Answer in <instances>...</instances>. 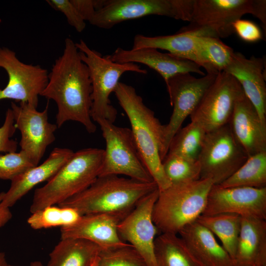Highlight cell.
<instances>
[{"label":"cell","instance_id":"6da1fadb","mask_svg":"<svg viewBox=\"0 0 266 266\" xmlns=\"http://www.w3.org/2000/svg\"><path fill=\"white\" fill-rule=\"evenodd\" d=\"M92 86L89 72L82 61L75 43L66 38L62 55L48 74V83L40 96L52 100L57 106L56 124L60 128L69 121L79 122L88 133L96 126L91 118Z\"/></svg>","mask_w":266,"mask_h":266},{"label":"cell","instance_id":"836d02e7","mask_svg":"<svg viewBox=\"0 0 266 266\" xmlns=\"http://www.w3.org/2000/svg\"><path fill=\"white\" fill-rule=\"evenodd\" d=\"M34 166L22 151L0 155V179L11 181Z\"/></svg>","mask_w":266,"mask_h":266},{"label":"cell","instance_id":"e575fe53","mask_svg":"<svg viewBox=\"0 0 266 266\" xmlns=\"http://www.w3.org/2000/svg\"><path fill=\"white\" fill-rule=\"evenodd\" d=\"M46 1L53 9L63 13L68 23L77 32L81 33L84 30L86 27L85 21L70 0H47Z\"/></svg>","mask_w":266,"mask_h":266},{"label":"cell","instance_id":"4fadbf2b","mask_svg":"<svg viewBox=\"0 0 266 266\" xmlns=\"http://www.w3.org/2000/svg\"><path fill=\"white\" fill-rule=\"evenodd\" d=\"M16 129L21 134L20 151L36 166L39 165L47 148L55 140L56 124L48 121V103L42 111L28 103H11Z\"/></svg>","mask_w":266,"mask_h":266},{"label":"cell","instance_id":"9a60e30c","mask_svg":"<svg viewBox=\"0 0 266 266\" xmlns=\"http://www.w3.org/2000/svg\"><path fill=\"white\" fill-rule=\"evenodd\" d=\"M220 213L266 220V187H222L213 185L202 215Z\"/></svg>","mask_w":266,"mask_h":266},{"label":"cell","instance_id":"d6a6232c","mask_svg":"<svg viewBox=\"0 0 266 266\" xmlns=\"http://www.w3.org/2000/svg\"><path fill=\"white\" fill-rule=\"evenodd\" d=\"M96 266H146L139 254L129 244L100 251Z\"/></svg>","mask_w":266,"mask_h":266},{"label":"cell","instance_id":"4316f807","mask_svg":"<svg viewBox=\"0 0 266 266\" xmlns=\"http://www.w3.org/2000/svg\"><path fill=\"white\" fill-rule=\"evenodd\" d=\"M157 266H199L177 234L161 233L154 242Z\"/></svg>","mask_w":266,"mask_h":266},{"label":"cell","instance_id":"8992f818","mask_svg":"<svg viewBox=\"0 0 266 266\" xmlns=\"http://www.w3.org/2000/svg\"><path fill=\"white\" fill-rule=\"evenodd\" d=\"M75 45L89 72L92 86L91 118L94 122L106 119L114 123L117 111L111 104L109 97L116 88L120 77L126 72L145 74L147 71L134 63L114 62L107 55L103 56L90 48L82 39L75 43Z\"/></svg>","mask_w":266,"mask_h":266},{"label":"cell","instance_id":"52a82bcc","mask_svg":"<svg viewBox=\"0 0 266 266\" xmlns=\"http://www.w3.org/2000/svg\"><path fill=\"white\" fill-rule=\"evenodd\" d=\"M246 14L260 20L266 31V0H194L190 23L181 31L226 38L234 33L233 23Z\"/></svg>","mask_w":266,"mask_h":266},{"label":"cell","instance_id":"ba28073f","mask_svg":"<svg viewBox=\"0 0 266 266\" xmlns=\"http://www.w3.org/2000/svg\"><path fill=\"white\" fill-rule=\"evenodd\" d=\"M96 122L105 142L99 176L123 175L143 182L154 181L142 161L131 129L117 126L106 119Z\"/></svg>","mask_w":266,"mask_h":266},{"label":"cell","instance_id":"f546056e","mask_svg":"<svg viewBox=\"0 0 266 266\" xmlns=\"http://www.w3.org/2000/svg\"><path fill=\"white\" fill-rule=\"evenodd\" d=\"M218 185L222 187H266V152L248 157L232 175Z\"/></svg>","mask_w":266,"mask_h":266},{"label":"cell","instance_id":"f35d334b","mask_svg":"<svg viewBox=\"0 0 266 266\" xmlns=\"http://www.w3.org/2000/svg\"><path fill=\"white\" fill-rule=\"evenodd\" d=\"M175 19L190 22L194 0H172Z\"/></svg>","mask_w":266,"mask_h":266},{"label":"cell","instance_id":"7a4b0ae2","mask_svg":"<svg viewBox=\"0 0 266 266\" xmlns=\"http://www.w3.org/2000/svg\"><path fill=\"white\" fill-rule=\"evenodd\" d=\"M114 93L131 124V132L143 163L159 190L171 185L162 166L164 125L143 102L132 86L119 82Z\"/></svg>","mask_w":266,"mask_h":266},{"label":"cell","instance_id":"5b68a950","mask_svg":"<svg viewBox=\"0 0 266 266\" xmlns=\"http://www.w3.org/2000/svg\"><path fill=\"white\" fill-rule=\"evenodd\" d=\"M208 179L171 184L159 191L152 217L159 233L178 234L186 225L197 220L205 208L213 185Z\"/></svg>","mask_w":266,"mask_h":266},{"label":"cell","instance_id":"7402d4cb","mask_svg":"<svg viewBox=\"0 0 266 266\" xmlns=\"http://www.w3.org/2000/svg\"><path fill=\"white\" fill-rule=\"evenodd\" d=\"M178 234L199 266H234L233 259L215 235L197 220L184 227Z\"/></svg>","mask_w":266,"mask_h":266},{"label":"cell","instance_id":"9c48e42d","mask_svg":"<svg viewBox=\"0 0 266 266\" xmlns=\"http://www.w3.org/2000/svg\"><path fill=\"white\" fill-rule=\"evenodd\" d=\"M248 156L234 138L228 124L207 133L199 155L200 179L220 185L232 175Z\"/></svg>","mask_w":266,"mask_h":266},{"label":"cell","instance_id":"30bf717a","mask_svg":"<svg viewBox=\"0 0 266 266\" xmlns=\"http://www.w3.org/2000/svg\"><path fill=\"white\" fill-rule=\"evenodd\" d=\"M218 74L207 73L197 78L191 73H179L166 83L173 110L168 124L164 125L162 161L167 153L171 139L198 105Z\"/></svg>","mask_w":266,"mask_h":266},{"label":"cell","instance_id":"8d00e7d4","mask_svg":"<svg viewBox=\"0 0 266 266\" xmlns=\"http://www.w3.org/2000/svg\"><path fill=\"white\" fill-rule=\"evenodd\" d=\"M234 32L243 40L248 42H256L263 37L259 26L250 20L238 19L233 24Z\"/></svg>","mask_w":266,"mask_h":266},{"label":"cell","instance_id":"5bb4252c","mask_svg":"<svg viewBox=\"0 0 266 266\" xmlns=\"http://www.w3.org/2000/svg\"><path fill=\"white\" fill-rule=\"evenodd\" d=\"M159 193L156 189L142 198L117 225L120 238L133 247L146 266H157L154 242L160 233L153 222L152 212Z\"/></svg>","mask_w":266,"mask_h":266},{"label":"cell","instance_id":"cb8c5ba5","mask_svg":"<svg viewBox=\"0 0 266 266\" xmlns=\"http://www.w3.org/2000/svg\"><path fill=\"white\" fill-rule=\"evenodd\" d=\"M101 249L85 239L61 238L50 253L47 266H93Z\"/></svg>","mask_w":266,"mask_h":266},{"label":"cell","instance_id":"8fae6325","mask_svg":"<svg viewBox=\"0 0 266 266\" xmlns=\"http://www.w3.org/2000/svg\"><path fill=\"white\" fill-rule=\"evenodd\" d=\"M244 94L233 76L219 72L190 115L191 121L198 123L207 133L228 124L237 100Z\"/></svg>","mask_w":266,"mask_h":266},{"label":"cell","instance_id":"f1b7e54d","mask_svg":"<svg viewBox=\"0 0 266 266\" xmlns=\"http://www.w3.org/2000/svg\"><path fill=\"white\" fill-rule=\"evenodd\" d=\"M207 133L198 123L191 121L174 134L166 154L198 160Z\"/></svg>","mask_w":266,"mask_h":266},{"label":"cell","instance_id":"74e56055","mask_svg":"<svg viewBox=\"0 0 266 266\" xmlns=\"http://www.w3.org/2000/svg\"><path fill=\"white\" fill-rule=\"evenodd\" d=\"M85 21H90L104 0H70Z\"/></svg>","mask_w":266,"mask_h":266},{"label":"cell","instance_id":"d6986e66","mask_svg":"<svg viewBox=\"0 0 266 266\" xmlns=\"http://www.w3.org/2000/svg\"><path fill=\"white\" fill-rule=\"evenodd\" d=\"M73 153L69 148H55L42 164L29 169L12 180L9 189L0 193V209L10 208L35 186L50 180Z\"/></svg>","mask_w":266,"mask_h":266},{"label":"cell","instance_id":"d4e9b609","mask_svg":"<svg viewBox=\"0 0 266 266\" xmlns=\"http://www.w3.org/2000/svg\"><path fill=\"white\" fill-rule=\"evenodd\" d=\"M198 35L195 32L181 30L177 33L168 35L147 36L137 34L133 39L132 49L153 48L165 50L197 64Z\"/></svg>","mask_w":266,"mask_h":266},{"label":"cell","instance_id":"b9f144b4","mask_svg":"<svg viewBox=\"0 0 266 266\" xmlns=\"http://www.w3.org/2000/svg\"><path fill=\"white\" fill-rule=\"evenodd\" d=\"M8 266H16L9 264ZM44 266L40 261H34L32 262L29 266Z\"/></svg>","mask_w":266,"mask_h":266},{"label":"cell","instance_id":"7c38bea8","mask_svg":"<svg viewBox=\"0 0 266 266\" xmlns=\"http://www.w3.org/2000/svg\"><path fill=\"white\" fill-rule=\"evenodd\" d=\"M0 67L8 76L6 86L0 89V101L10 99L37 108L39 96L48 83L47 70L39 65L24 63L15 52L4 47H0Z\"/></svg>","mask_w":266,"mask_h":266},{"label":"cell","instance_id":"d590c367","mask_svg":"<svg viewBox=\"0 0 266 266\" xmlns=\"http://www.w3.org/2000/svg\"><path fill=\"white\" fill-rule=\"evenodd\" d=\"M16 130L12 110L11 108H8L5 112L3 124L0 127V155L1 153L16 151L18 143L12 138Z\"/></svg>","mask_w":266,"mask_h":266},{"label":"cell","instance_id":"83f0119b","mask_svg":"<svg viewBox=\"0 0 266 266\" xmlns=\"http://www.w3.org/2000/svg\"><path fill=\"white\" fill-rule=\"evenodd\" d=\"M234 52L219 38L198 35L197 64L207 73H219L230 63Z\"/></svg>","mask_w":266,"mask_h":266},{"label":"cell","instance_id":"4dcf8cb0","mask_svg":"<svg viewBox=\"0 0 266 266\" xmlns=\"http://www.w3.org/2000/svg\"><path fill=\"white\" fill-rule=\"evenodd\" d=\"M81 216L80 213L74 208L52 205L32 213L27 222L34 230L56 227L61 228L74 225Z\"/></svg>","mask_w":266,"mask_h":266},{"label":"cell","instance_id":"ffe728a7","mask_svg":"<svg viewBox=\"0 0 266 266\" xmlns=\"http://www.w3.org/2000/svg\"><path fill=\"white\" fill-rule=\"evenodd\" d=\"M229 124L234 138L248 157L266 152V126L244 94L237 100Z\"/></svg>","mask_w":266,"mask_h":266},{"label":"cell","instance_id":"2e32d148","mask_svg":"<svg viewBox=\"0 0 266 266\" xmlns=\"http://www.w3.org/2000/svg\"><path fill=\"white\" fill-rule=\"evenodd\" d=\"M152 15L175 18L172 0H104L89 23L109 29L121 22Z\"/></svg>","mask_w":266,"mask_h":266},{"label":"cell","instance_id":"484cf974","mask_svg":"<svg viewBox=\"0 0 266 266\" xmlns=\"http://www.w3.org/2000/svg\"><path fill=\"white\" fill-rule=\"evenodd\" d=\"M197 221L220 239L221 245L233 260L240 229L241 217L232 213L208 215L202 214Z\"/></svg>","mask_w":266,"mask_h":266},{"label":"cell","instance_id":"277c9868","mask_svg":"<svg viewBox=\"0 0 266 266\" xmlns=\"http://www.w3.org/2000/svg\"><path fill=\"white\" fill-rule=\"evenodd\" d=\"M103 156L104 149L97 148L74 152L45 185L35 190L31 213L49 205H58L87 189L99 177Z\"/></svg>","mask_w":266,"mask_h":266},{"label":"cell","instance_id":"3957f363","mask_svg":"<svg viewBox=\"0 0 266 266\" xmlns=\"http://www.w3.org/2000/svg\"><path fill=\"white\" fill-rule=\"evenodd\" d=\"M158 189L156 183L143 182L119 175L99 176L87 189L60 203L81 215L107 214L123 219L144 196Z\"/></svg>","mask_w":266,"mask_h":266},{"label":"cell","instance_id":"ab89813d","mask_svg":"<svg viewBox=\"0 0 266 266\" xmlns=\"http://www.w3.org/2000/svg\"><path fill=\"white\" fill-rule=\"evenodd\" d=\"M12 216L9 208L0 209V228L4 226L11 219Z\"/></svg>","mask_w":266,"mask_h":266},{"label":"cell","instance_id":"1f68e13d","mask_svg":"<svg viewBox=\"0 0 266 266\" xmlns=\"http://www.w3.org/2000/svg\"><path fill=\"white\" fill-rule=\"evenodd\" d=\"M164 173L171 184L195 181L200 179L198 160L166 154L162 161Z\"/></svg>","mask_w":266,"mask_h":266},{"label":"cell","instance_id":"e0dca14e","mask_svg":"<svg viewBox=\"0 0 266 266\" xmlns=\"http://www.w3.org/2000/svg\"><path fill=\"white\" fill-rule=\"evenodd\" d=\"M264 58L249 59L238 52L233 54L223 71L233 76L239 83L245 95L256 108L263 124L266 126V84Z\"/></svg>","mask_w":266,"mask_h":266},{"label":"cell","instance_id":"603a6c76","mask_svg":"<svg viewBox=\"0 0 266 266\" xmlns=\"http://www.w3.org/2000/svg\"><path fill=\"white\" fill-rule=\"evenodd\" d=\"M234 266H266V220L241 217Z\"/></svg>","mask_w":266,"mask_h":266},{"label":"cell","instance_id":"44dd1931","mask_svg":"<svg viewBox=\"0 0 266 266\" xmlns=\"http://www.w3.org/2000/svg\"><path fill=\"white\" fill-rule=\"evenodd\" d=\"M121 220L107 214L82 215L74 225L61 228V237L85 239L102 249L127 246L129 244L122 240L117 231V225Z\"/></svg>","mask_w":266,"mask_h":266},{"label":"cell","instance_id":"60d3db41","mask_svg":"<svg viewBox=\"0 0 266 266\" xmlns=\"http://www.w3.org/2000/svg\"><path fill=\"white\" fill-rule=\"evenodd\" d=\"M8 265L5 253L0 252V266H8Z\"/></svg>","mask_w":266,"mask_h":266},{"label":"cell","instance_id":"ac0fdd59","mask_svg":"<svg viewBox=\"0 0 266 266\" xmlns=\"http://www.w3.org/2000/svg\"><path fill=\"white\" fill-rule=\"evenodd\" d=\"M108 57L118 63L143 64L155 70L163 77L165 83L172 76L179 73L194 72L204 76L200 66L189 60L169 53H163L153 48L124 49L117 48Z\"/></svg>","mask_w":266,"mask_h":266},{"label":"cell","instance_id":"7bdbcfd3","mask_svg":"<svg viewBox=\"0 0 266 266\" xmlns=\"http://www.w3.org/2000/svg\"><path fill=\"white\" fill-rule=\"evenodd\" d=\"M97 260H98V258H97V259L96 260V261H95L93 266H96V264H97Z\"/></svg>","mask_w":266,"mask_h":266}]
</instances>
